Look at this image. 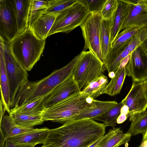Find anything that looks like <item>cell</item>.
<instances>
[{
    "label": "cell",
    "mask_w": 147,
    "mask_h": 147,
    "mask_svg": "<svg viewBox=\"0 0 147 147\" xmlns=\"http://www.w3.org/2000/svg\"><path fill=\"white\" fill-rule=\"evenodd\" d=\"M106 127L92 119L67 121L50 129L40 147H88L105 135Z\"/></svg>",
    "instance_id": "1"
},
{
    "label": "cell",
    "mask_w": 147,
    "mask_h": 147,
    "mask_svg": "<svg viewBox=\"0 0 147 147\" xmlns=\"http://www.w3.org/2000/svg\"><path fill=\"white\" fill-rule=\"evenodd\" d=\"M80 56V53L67 65L54 70L41 80L28 81L17 92L10 109L18 107L38 98L47 97L57 86L71 74Z\"/></svg>",
    "instance_id": "2"
},
{
    "label": "cell",
    "mask_w": 147,
    "mask_h": 147,
    "mask_svg": "<svg viewBox=\"0 0 147 147\" xmlns=\"http://www.w3.org/2000/svg\"><path fill=\"white\" fill-rule=\"evenodd\" d=\"M45 40L37 38L28 28L9 43L12 53L21 65L30 71L40 58L44 49Z\"/></svg>",
    "instance_id": "3"
},
{
    "label": "cell",
    "mask_w": 147,
    "mask_h": 147,
    "mask_svg": "<svg viewBox=\"0 0 147 147\" xmlns=\"http://www.w3.org/2000/svg\"><path fill=\"white\" fill-rule=\"evenodd\" d=\"M95 106L93 99L80 92L45 109L41 114L43 121L64 123L84 110Z\"/></svg>",
    "instance_id": "4"
},
{
    "label": "cell",
    "mask_w": 147,
    "mask_h": 147,
    "mask_svg": "<svg viewBox=\"0 0 147 147\" xmlns=\"http://www.w3.org/2000/svg\"><path fill=\"white\" fill-rule=\"evenodd\" d=\"M103 63L90 51H82L72 73L81 90L89 84L104 75Z\"/></svg>",
    "instance_id": "5"
},
{
    "label": "cell",
    "mask_w": 147,
    "mask_h": 147,
    "mask_svg": "<svg viewBox=\"0 0 147 147\" xmlns=\"http://www.w3.org/2000/svg\"><path fill=\"white\" fill-rule=\"evenodd\" d=\"M0 49L3 53L9 81L11 106L18 90L28 82V74L13 55L9 43L1 37Z\"/></svg>",
    "instance_id": "6"
},
{
    "label": "cell",
    "mask_w": 147,
    "mask_h": 147,
    "mask_svg": "<svg viewBox=\"0 0 147 147\" xmlns=\"http://www.w3.org/2000/svg\"><path fill=\"white\" fill-rule=\"evenodd\" d=\"M90 13L84 0H78L77 2L58 14L48 37L57 33L70 32L80 26Z\"/></svg>",
    "instance_id": "7"
},
{
    "label": "cell",
    "mask_w": 147,
    "mask_h": 147,
    "mask_svg": "<svg viewBox=\"0 0 147 147\" xmlns=\"http://www.w3.org/2000/svg\"><path fill=\"white\" fill-rule=\"evenodd\" d=\"M102 19L100 13H90L80 26L85 41L83 51L89 49L104 64L100 43Z\"/></svg>",
    "instance_id": "8"
},
{
    "label": "cell",
    "mask_w": 147,
    "mask_h": 147,
    "mask_svg": "<svg viewBox=\"0 0 147 147\" xmlns=\"http://www.w3.org/2000/svg\"><path fill=\"white\" fill-rule=\"evenodd\" d=\"M0 34L9 43L18 35L12 0H0Z\"/></svg>",
    "instance_id": "9"
},
{
    "label": "cell",
    "mask_w": 147,
    "mask_h": 147,
    "mask_svg": "<svg viewBox=\"0 0 147 147\" xmlns=\"http://www.w3.org/2000/svg\"><path fill=\"white\" fill-rule=\"evenodd\" d=\"M127 76L133 82H143L147 79V53L140 45L130 54L126 65Z\"/></svg>",
    "instance_id": "10"
},
{
    "label": "cell",
    "mask_w": 147,
    "mask_h": 147,
    "mask_svg": "<svg viewBox=\"0 0 147 147\" xmlns=\"http://www.w3.org/2000/svg\"><path fill=\"white\" fill-rule=\"evenodd\" d=\"M129 5L127 16L120 30L131 27H147V0H123Z\"/></svg>",
    "instance_id": "11"
},
{
    "label": "cell",
    "mask_w": 147,
    "mask_h": 147,
    "mask_svg": "<svg viewBox=\"0 0 147 147\" xmlns=\"http://www.w3.org/2000/svg\"><path fill=\"white\" fill-rule=\"evenodd\" d=\"M121 102L129 108L128 117H129L130 121L138 114L146 111L147 108V100L142 82H133L128 94Z\"/></svg>",
    "instance_id": "12"
},
{
    "label": "cell",
    "mask_w": 147,
    "mask_h": 147,
    "mask_svg": "<svg viewBox=\"0 0 147 147\" xmlns=\"http://www.w3.org/2000/svg\"><path fill=\"white\" fill-rule=\"evenodd\" d=\"M80 91L71 74L46 97L44 102V109L50 107Z\"/></svg>",
    "instance_id": "13"
},
{
    "label": "cell",
    "mask_w": 147,
    "mask_h": 147,
    "mask_svg": "<svg viewBox=\"0 0 147 147\" xmlns=\"http://www.w3.org/2000/svg\"><path fill=\"white\" fill-rule=\"evenodd\" d=\"M140 30L136 27L127 28L117 35L111 43L105 61V68L125 49Z\"/></svg>",
    "instance_id": "14"
},
{
    "label": "cell",
    "mask_w": 147,
    "mask_h": 147,
    "mask_svg": "<svg viewBox=\"0 0 147 147\" xmlns=\"http://www.w3.org/2000/svg\"><path fill=\"white\" fill-rule=\"evenodd\" d=\"M59 13L45 12L34 20L28 28L38 38L46 40Z\"/></svg>",
    "instance_id": "15"
},
{
    "label": "cell",
    "mask_w": 147,
    "mask_h": 147,
    "mask_svg": "<svg viewBox=\"0 0 147 147\" xmlns=\"http://www.w3.org/2000/svg\"><path fill=\"white\" fill-rule=\"evenodd\" d=\"M50 129L45 127L34 129L30 131L7 138L16 144L34 145L43 144L45 142Z\"/></svg>",
    "instance_id": "16"
},
{
    "label": "cell",
    "mask_w": 147,
    "mask_h": 147,
    "mask_svg": "<svg viewBox=\"0 0 147 147\" xmlns=\"http://www.w3.org/2000/svg\"><path fill=\"white\" fill-rule=\"evenodd\" d=\"M94 106L84 110L69 121L84 119H93L103 114L118 103L115 101H102L94 99Z\"/></svg>",
    "instance_id": "17"
},
{
    "label": "cell",
    "mask_w": 147,
    "mask_h": 147,
    "mask_svg": "<svg viewBox=\"0 0 147 147\" xmlns=\"http://www.w3.org/2000/svg\"><path fill=\"white\" fill-rule=\"evenodd\" d=\"M129 59V57H126L123 60L120 66L115 72V76L111 78L103 94L112 96L120 93L127 76L126 65Z\"/></svg>",
    "instance_id": "18"
},
{
    "label": "cell",
    "mask_w": 147,
    "mask_h": 147,
    "mask_svg": "<svg viewBox=\"0 0 147 147\" xmlns=\"http://www.w3.org/2000/svg\"><path fill=\"white\" fill-rule=\"evenodd\" d=\"M0 76L1 100L6 111L10 112V99L9 81L2 51L0 49Z\"/></svg>",
    "instance_id": "19"
},
{
    "label": "cell",
    "mask_w": 147,
    "mask_h": 147,
    "mask_svg": "<svg viewBox=\"0 0 147 147\" xmlns=\"http://www.w3.org/2000/svg\"><path fill=\"white\" fill-rule=\"evenodd\" d=\"M12 1L19 34L28 28L27 20L29 0H12Z\"/></svg>",
    "instance_id": "20"
},
{
    "label": "cell",
    "mask_w": 147,
    "mask_h": 147,
    "mask_svg": "<svg viewBox=\"0 0 147 147\" xmlns=\"http://www.w3.org/2000/svg\"><path fill=\"white\" fill-rule=\"evenodd\" d=\"M0 130L6 138L14 136L33 130V128L21 127L16 125L9 115H4L0 119Z\"/></svg>",
    "instance_id": "21"
},
{
    "label": "cell",
    "mask_w": 147,
    "mask_h": 147,
    "mask_svg": "<svg viewBox=\"0 0 147 147\" xmlns=\"http://www.w3.org/2000/svg\"><path fill=\"white\" fill-rule=\"evenodd\" d=\"M115 17L110 20L102 19L100 30V43L102 53L105 61L111 47L110 38L111 30Z\"/></svg>",
    "instance_id": "22"
},
{
    "label": "cell",
    "mask_w": 147,
    "mask_h": 147,
    "mask_svg": "<svg viewBox=\"0 0 147 147\" xmlns=\"http://www.w3.org/2000/svg\"><path fill=\"white\" fill-rule=\"evenodd\" d=\"M107 77L103 75L89 84L80 91L81 93L95 99L103 93L109 84Z\"/></svg>",
    "instance_id": "23"
},
{
    "label": "cell",
    "mask_w": 147,
    "mask_h": 147,
    "mask_svg": "<svg viewBox=\"0 0 147 147\" xmlns=\"http://www.w3.org/2000/svg\"><path fill=\"white\" fill-rule=\"evenodd\" d=\"M118 5L112 28L110 38V44L113 42L120 32L121 28L127 16L129 4L123 0H118Z\"/></svg>",
    "instance_id": "24"
},
{
    "label": "cell",
    "mask_w": 147,
    "mask_h": 147,
    "mask_svg": "<svg viewBox=\"0 0 147 147\" xmlns=\"http://www.w3.org/2000/svg\"><path fill=\"white\" fill-rule=\"evenodd\" d=\"M46 97L38 98L18 107L11 109L10 112L32 115H40L44 109V102Z\"/></svg>",
    "instance_id": "25"
},
{
    "label": "cell",
    "mask_w": 147,
    "mask_h": 147,
    "mask_svg": "<svg viewBox=\"0 0 147 147\" xmlns=\"http://www.w3.org/2000/svg\"><path fill=\"white\" fill-rule=\"evenodd\" d=\"M9 115L16 125L24 127L33 128L34 126L42 124L44 122L41 115H32L10 112Z\"/></svg>",
    "instance_id": "26"
},
{
    "label": "cell",
    "mask_w": 147,
    "mask_h": 147,
    "mask_svg": "<svg viewBox=\"0 0 147 147\" xmlns=\"http://www.w3.org/2000/svg\"><path fill=\"white\" fill-rule=\"evenodd\" d=\"M48 4V0H29L27 20L28 28L34 20L45 11Z\"/></svg>",
    "instance_id": "27"
},
{
    "label": "cell",
    "mask_w": 147,
    "mask_h": 147,
    "mask_svg": "<svg viewBox=\"0 0 147 147\" xmlns=\"http://www.w3.org/2000/svg\"><path fill=\"white\" fill-rule=\"evenodd\" d=\"M123 105L121 102L115 105L103 114L93 119L102 121L106 126L114 127L117 123V119L121 113V110Z\"/></svg>",
    "instance_id": "28"
},
{
    "label": "cell",
    "mask_w": 147,
    "mask_h": 147,
    "mask_svg": "<svg viewBox=\"0 0 147 147\" xmlns=\"http://www.w3.org/2000/svg\"><path fill=\"white\" fill-rule=\"evenodd\" d=\"M131 135L128 133H123L120 128L100 147H118L127 143L130 140Z\"/></svg>",
    "instance_id": "29"
},
{
    "label": "cell",
    "mask_w": 147,
    "mask_h": 147,
    "mask_svg": "<svg viewBox=\"0 0 147 147\" xmlns=\"http://www.w3.org/2000/svg\"><path fill=\"white\" fill-rule=\"evenodd\" d=\"M131 121L127 132L131 136L139 134H142L144 136L147 129V116L138 114Z\"/></svg>",
    "instance_id": "30"
},
{
    "label": "cell",
    "mask_w": 147,
    "mask_h": 147,
    "mask_svg": "<svg viewBox=\"0 0 147 147\" xmlns=\"http://www.w3.org/2000/svg\"><path fill=\"white\" fill-rule=\"evenodd\" d=\"M48 8L45 12L53 14H58L66 8L77 2L78 0H48Z\"/></svg>",
    "instance_id": "31"
},
{
    "label": "cell",
    "mask_w": 147,
    "mask_h": 147,
    "mask_svg": "<svg viewBox=\"0 0 147 147\" xmlns=\"http://www.w3.org/2000/svg\"><path fill=\"white\" fill-rule=\"evenodd\" d=\"M118 0H107L100 14L102 19L110 20L114 18L118 8Z\"/></svg>",
    "instance_id": "32"
},
{
    "label": "cell",
    "mask_w": 147,
    "mask_h": 147,
    "mask_svg": "<svg viewBox=\"0 0 147 147\" xmlns=\"http://www.w3.org/2000/svg\"><path fill=\"white\" fill-rule=\"evenodd\" d=\"M147 38V27L140 29L125 49L131 53Z\"/></svg>",
    "instance_id": "33"
},
{
    "label": "cell",
    "mask_w": 147,
    "mask_h": 147,
    "mask_svg": "<svg viewBox=\"0 0 147 147\" xmlns=\"http://www.w3.org/2000/svg\"><path fill=\"white\" fill-rule=\"evenodd\" d=\"M107 0H84L90 13H100Z\"/></svg>",
    "instance_id": "34"
},
{
    "label": "cell",
    "mask_w": 147,
    "mask_h": 147,
    "mask_svg": "<svg viewBox=\"0 0 147 147\" xmlns=\"http://www.w3.org/2000/svg\"><path fill=\"white\" fill-rule=\"evenodd\" d=\"M5 147H34V145L14 143L6 138Z\"/></svg>",
    "instance_id": "35"
},
{
    "label": "cell",
    "mask_w": 147,
    "mask_h": 147,
    "mask_svg": "<svg viewBox=\"0 0 147 147\" xmlns=\"http://www.w3.org/2000/svg\"><path fill=\"white\" fill-rule=\"evenodd\" d=\"M127 115L123 114L120 113L117 119V123L121 124L124 122L127 119Z\"/></svg>",
    "instance_id": "36"
},
{
    "label": "cell",
    "mask_w": 147,
    "mask_h": 147,
    "mask_svg": "<svg viewBox=\"0 0 147 147\" xmlns=\"http://www.w3.org/2000/svg\"><path fill=\"white\" fill-rule=\"evenodd\" d=\"M0 147H5L6 138L2 132L0 131Z\"/></svg>",
    "instance_id": "37"
},
{
    "label": "cell",
    "mask_w": 147,
    "mask_h": 147,
    "mask_svg": "<svg viewBox=\"0 0 147 147\" xmlns=\"http://www.w3.org/2000/svg\"><path fill=\"white\" fill-rule=\"evenodd\" d=\"M129 112V108L127 106L123 105L121 110V113L123 114L127 115L128 117Z\"/></svg>",
    "instance_id": "38"
},
{
    "label": "cell",
    "mask_w": 147,
    "mask_h": 147,
    "mask_svg": "<svg viewBox=\"0 0 147 147\" xmlns=\"http://www.w3.org/2000/svg\"><path fill=\"white\" fill-rule=\"evenodd\" d=\"M0 118L1 119L3 116L4 115L6 111L5 108L1 100H0Z\"/></svg>",
    "instance_id": "39"
},
{
    "label": "cell",
    "mask_w": 147,
    "mask_h": 147,
    "mask_svg": "<svg viewBox=\"0 0 147 147\" xmlns=\"http://www.w3.org/2000/svg\"><path fill=\"white\" fill-rule=\"evenodd\" d=\"M144 92L147 100V79L142 82Z\"/></svg>",
    "instance_id": "40"
},
{
    "label": "cell",
    "mask_w": 147,
    "mask_h": 147,
    "mask_svg": "<svg viewBox=\"0 0 147 147\" xmlns=\"http://www.w3.org/2000/svg\"><path fill=\"white\" fill-rule=\"evenodd\" d=\"M141 45L147 53V38Z\"/></svg>",
    "instance_id": "41"
},
{
    "label": "cell",
    "mask_w": 147,
    "mask_h": 147,
    "mask_svg": "<svg viewBox=\"0 0 147 147\" xmlns=\"http://www.w3.org/2000/svg\"><path fill=\"white\" fill-rule=\"evenodd\" d=\"M147 140V129L144 135L143 136L142 141Z\"/></svg>",
    "instance_id": "42"
},
{
    "label": "cell",
    "mask_w": 147,
    "mask_h": 147,
    "mask_svg": "<svg viewBox=\"0 0 147 147\" xmlns=\"http://www.w3.org/2000/svg\"><path fill=\"white\" fill-rule=\"evenodd\" d=\"M108 74L109 76L111 78L114 77L115 76V73L114 72H111Z\"/></svg>",
    "instance_id": "43"
},
{
    "label": "cell",
    "mask_w": 147,
    "mask_h": 147,
    "mask_svg": "<svg viewBox=\"0 0 147 147\" xmlns=\"http://www.w3.org/2000/svg\"><path fill=\"white\" fill-rule=\"evenodd\" d=\"M140 114L142 115L147 116V111H146L143 113H140Z\"/></svg>",
    "instance_id": "44"
},
{
    "label": "cell",
    "mask_w": 147,
    "mask_h": 147,
    "mask_svg": "<svg viewBox=\"0 0 147 147\" xmlns=\"http://www.w3.org/2000/svg\"></svg>",
    "instance_id": "45"
}]
</instances>
